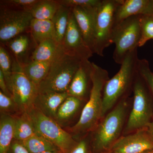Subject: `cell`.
<instances>
[{
  "mask_svg": "<svg viewBox=\"0 0 153 153\" xmlns=\"http://www.w3.org/2000/svg\"><path fill=\"white\" fill-rule=\"evenodd\" d=\"M133 97L124 99L100 121L90 133L91 153H109L122 136L131 109Z\"/></svg>",
  "mask_w": 153,
  "mask_h": 153,
  "instance_id": "cell-1",
  "label": "cell"
},
{
  "mask_svg": "<svg viewBox=\"0 0 153 153\" xmlns=\"http://www.w3.org/2000/svg\"><path fill=\"white\" fill-rule=\"evenodd\" d=\"M109 79L107 70L93 63L92 87L90 97L78 122L66 130L76 140L90 133L102 118L103 89Z\"/></svg>",
  "mask_w": 153,
  "mask_h": 153,
  "instance_id": "cell-2",
  "label": "cell"
},
{
  "mask_svg": "<svg viewBox=\"0 0 153 153\" xmlns=\"http://www.w3.org/2000/svg\"><path fill=\"white\" fill-rule=\"evenodd\" d=\"M137 49L126 55L118 72L105 83L103 93L102 117L124 99L133 93L137 73Z\"/></svg>",
  "mask_w": 153,
  "mask_h": 153,
  "instance_id": "cell-3",
  "label": "cell"
},
{
  "mask_svg": "<svg viewBox=\"0 0 153 153\" xmlns=\"http://www.w3.org/2000/svg\"><path fill=\"white\" fill-rule=\"evenodd\" d=\"M131 109L123 136L146 128L153 121V101L149 88L137 71L133 88Z\"/></svg>",
  "mask_w": 153,
  "mask_h": 153,
  "instance_id": "cell-4",
  "label": "cell"
},
{
  "mask_svg": "<svg viewBox=\"0 0 153 153\" xmlns=\"http://www.w3.org/2000/svg\"><path fill=\"white\" fill-rule=\"evenodd\" d=\"M82 60L63 50L53 60L47 76L38 85V92H66Z\"/></svg>",
  "mask_w": 153,
  "mask_h": 153,
  "instance_id": "cell-5",
  "label": "cell"
},
{
  "mask_svg": "<svg viewBox=\"0 0 153 153\" xmlns=\"http://www.w3.org/2000/svg\"><path fill=\"white\" fill-rule=\"evenodd\" d=\"M32 119L36 133L57 147L63 153H68L77 140L57 122L44 115L36 107L28 111Z\"/></svg>",
  "mask_w": 153,
  "mask_h": 153,
  "instance_id": "cell-6",
  "label": "cell"
},
{
  "mask_svg": "<svg viewBox=\"0 0 153 153\" xmlns=\"http://www.w3.org/2000/svg\"><path fill=\"white\" fill-rule=\"evenodd\" d=\"M141 15L126 19L114 28L111 42L115 44V48L113 57L117 64L121 65L126 55L139 47L141 37Z\"/></svg>",
  "mask_w": 153,
  "mask_h": 153,
  "instance_id": "cell-7",
  "label": "cell"
},
{
  "mask_svg": "<svg viewBox=\"0 0 153 153\" xmlns=\"http://www.w3.org/2000/svg\"><path fill=\"white\" fill-rule=\"evenodd\" d=\"M123 0H102L95 16L94 53L103 57L105 49L112 44L116 10Z\"/></svg>",
  "mask_w": 153,
  "mask_h": 153,
  "instance_id": "cell-8",
  "label": "cell"
},
{
  "mask_svg": "<svg viewBox=\"0 0 153 153\" xmlns=\"http://www.w3.org/2000/svg\"><path fill=\"white\" fill-rule=\"evenodd\" d=\"M33 19L30 12L0 3L1 44L22 33L30 32Z\"/></svg>",
  "mask_w": 153,
  "mask_h": 153,
  "instance_id": "cell-9",
  "label": "cell"
},
{
  "mask_svg": "<svg viewBox=\"0 0 153 153\" xmlns=\"http://www.w3.org/2000/svg\"><path fill=\"white\" fill-rule=\"evenodd\" d=\"M11 93L20 111L27 112L34 106L38 94V87L22 71H15L13 73Z\"/></svg>",
  "mask_w": 153,
  "mask_h": 153,
  "instance_id": "cell-10",
  "label": "cell"
},
{
  "mask_svg": "<svg viewBox=\"0 0 153 153\" xmlns=\"http://www.w3.org/2000/svg\"><path fill=\"white\" fill-rule=\"evenodd\" d=\"M61 45L65 53L82 60H88L94 54L85 44L71 11L68 27Z\"/></svg>",
  "mask_w": 153,
  "mask_h": 153,
  "instance_id": "cell-11",
  "label": "cell"
},
{
  "mask_svg": "<svg viewBox=\"0 0 153 153\" xmlns=\"http://www.w3.org/2000/svg\"><path fill=\"white\" fill-rule=\"evenodd\" d=\"M152 149L153 140L145 128L122 136L110 153H143Z\"/></svg>",
  "mask_w": 153,
  "mask_h": 153,
  "instance_id": "cell-12",
  "label": "cell"
},
{
  "mask_svg": "<svg viewBox=\"0 0 153 153\" xmlns=\"http://www.w3.org/2000/svg\"><path fill=\"white\" fill-rule=\"evenodd\" d=\"M92 71L93 63L82 60L66 91L68 96L88 101L92 87Z\"/></svg>",
  "mask_w": 153,
  "mask_h": 153,
  "instance_id": "cell-13",
  "label": "cell"
},
{
  "mask_svg": "<svg viewBox=\"0 0 153 153\" xmlns=\"http://www.w3.org/2000/svg\"><path fill=\"white\" fill-rule=\"evenodd\" d=\"M3 44L22 67L29 63L38 44L30 32L22 33Z\"/></svg>",
  "mask_w": 153,
  "mask_h": 153,
  "instance_id": "cell-14",
  "label": "cell"
},
{
  "mask_svg": "<svg viewBox=\"0 0 153 153\" xmlns=\"http://www.w3.org/2000/svg\"><path fill=\"white\" fill-rule=\"evenodd\" d=\"M86 102L68 96L57 110L55 120L65 130L72 127L79 121Z\"/></svg>",
  "mask_w": 153,
  "mask_h": 153,
  "instance_id": "cell-15",
  "label": "cell"
},
{
  "mask_svg": "<svg viewBox=\"0 0 153 153\" xmlns=\"http://www.w3.org/2000/svg\"><path fill=\"white\" fill-rule=\"evenodd\" d=\"M99 7L94 8L79 7L71 8L85 44L93 54L95 41V16Z\"/></svg>",
  "mask_w": 153,
  "mask_h": 153,
  "instance_id": "cell-16",
  "label": "cell"
},
{
  "mask_svg": "<svg viewBox=\"0 0 153 153\" xmlns=\"http://www.w3.org/2000/svg\"><path fill=\"white\" fill-rule=\"evenodd\" d=\"M68 96L66 92H39L35 100L34 106L45 115L55 120L57 110Z\"/></svg>",
  "mask_w": 153,
  "mask_h": 153,
  "instance_id": "cell-17",
  "label": "cell"
},
{
  "mask_svg": "<svg viewBox=\"0 0 153 153\" xmlns=\"http://www.w3.org/2000/svg\"><path fill=\"white\" fill-rule=\"evenodd\" d=\"M149 3V0H123L115 13L114 27L129 18L146 14Z\"/></svg>",
  "mask_w": 153,
  "mask_h": 153,
  "instance_id": "cell-18",
  "label": "cell"
},
{
  "mask_svg": "<svg viewBox=\"0 0 153 153\" xmlns=\"http://www.w3.org/2000/svg\"><path fill=\"white\" fill-rule=\"evenodd\" d=\"M63 51L61 44L55 39H48L41 42L33 52L31 61H50L55 60Z\"/></svg>",
  "mask_w": 153,
  "mask_h": 153,
  "instance_id": "cell-19",
  "label": "cell"
},
{
  "mask_svg": "<svg viewBox=\"0 0 153 153\" xmlns=\"http://www.w3.org/2000/svg\"><path fill=\"white\" fill-rule=\"evenodd\" d=\"M13 56L3 44L0 46V71L2 72L7 85L11 93L12 78L15 71L22 70Z\"/></svg>",
  "mask_w": 153,
  "mask_h": 153,
  "instance_id": "cell-20",
  "label": "cell"
},
{
  "mask_svg": "<svg viewBox=\"0 0 153 153\" xmlns=\"http://www.w3.org/2000/svg\"><path fill=\"white\" fill-rule=\"evenodd\" d=\"M30 32L38 45L48 39L55 40V27L52 20L33 19L30 24Z\"/></svg>",
  "mask_w": 153,
  "mask_h": 153,
  "instance_id": "cell-21",
  "label": "cell"
},
{
  "mask_svg": "<svg viewBox=\"0 0 153 153\" xmlns=\"http://www.w3.org/2000/svg\"><path fill=\"white\" fill-rule=\"evenodd\" d=\"M53 61H31L22 66V71L38 87L47 76Z\"/></svg>",
  "mask_w": 153,
  "mask_h": 153,
  "instance_id": "cell-22",
  "label": "cell"
},
{
  "mask_svg": "<svg viewBox=\"0 0 153 153\" xmlns=\"http://www.w3.org/2000/svg\"><path fill=\"white\" fill-rule=\"evenodd\" d=\"M15 118L8 115L0 116V153H7L14 139Z\"/></svg>",
  "mask_w": 153,
  "mask_h": 153,
  "instance_id": "cell-23",
  "label": "cell"
},
{
  "mask_svg": "<svg viewBox=\"0 0 153 153\" xmlns=\"http://www.w3.org/2000/svg\"><path fill=\"white\" fill-rule=\"evenodd\" d=\"M15 118L14 140L23 141L36 134L35 127L27 112L14 117Z\"/></svg>",
  "mask_w": 153,
  "mask_h": 153,
  "instance_id": "cell-24",
  "label": "cell"
},
{
  "mask_svg": "<svg viewBox=\"0 0 153 153\" xmlns=\"http://www.w3.org/2000/svg\"><path fill=\"white\" fill-rule=\"evenodd\" d=\"M60 6L57 0H39L30 12L33 19L52 20Z\"/></svg>",
  "mask_w": 153,
  "mask_h": 153,
  "instance_id": "cell-25",
  "label": "cell"
},
{
  "mask_svg": "<svg viewBox=\"0 0 153 153\" xmlns=\"http://www.w3.org/2000/svg\"><path fill=\"white\" fill-rule=\"evenodd\" d=\"M71 8L60 5L52 21L55 27V40L62 44L68 27Z\"/></svg>",
  "mask_w": 153,
  "mask_h": 153,
  "instance_id": "cell-26",
  "label": "cell"
},
{
  "mask_svg": "<svg viewBox=\"0 0 153 153\" xmlns=\"http://www.w3.org/2000/svg\"><path fill=\"white\" fill-rule=\"evenodd\" d=\"M20 142L29 153H41L48 151L60 150L55 145L37 134L28 139Z\"/></svg>",
  "mask_w": 153,
  "mask_h": 153,
  "instance_id": "cell-27",
  "label": "cell"
},
{
  "mask_svg": "<svg viewBox=\"0 0 153 153\" xmlns=\"http://www.w3.org/2000/svg\"><path fill=\"white\" fill-rule=\"evenodd\" d=\"M140 23L141 37L139 47H142L149 40H153V16L141 15Z\"/></svg>",
  "mask_w": 153,
  "mask_h": 153,
  "instance_id": "cell-28",
  "label": "cell"
},
{
  "mask_svg": "<svg viewBox=\"0 0 153 153\" xmlns=\"http://www.w3.org/2000/svg\"><path fill=\"white\" fill-rule=\"evenodd\" d=\"M137 71L146 84L153 101V72L151 71L149 63L147 60L139 59Z\"/></svg>",
  "mask_w": 153,
  "mask_h": 153,
  "instance_id": "cell-29",
  "label": "cell"
},
{
  "mask_svg": "<svg viewBox=\"0 0 153 153\" xmlns=\"http://www.w3.org/2000/svg\"><path fill=\"white\" fill-rule=\"evenodd\" d=\"M1 114L15 117L22 113L12 97L6 96L0 91Z\"/></svg>",
  "mask_w": 153,
  "mask_h": 153,
  "instance_id": "cell-30",
  "label": "cell"
},
{
  "mask_svg": "<svg viewBox=\"0 0 153 153\" xmlns=\"http://www.w3.org/2000/svg\"><path fill=\"white\" fill-rule=\"evenodd\" d=\"M60 5L70 8L79 7L94 8L100 5L102 0H57Z\"/></svg>",
  "mask_w": 153,
  "mask_h": 153,
  "instance_id": "cell-31",
  "label": "cell"
},
{
  "mask_svg": "<svg viewBox=\"0 0 153 153\" xmlns=\"http://www.w3.org/2000/svg\"><path fill=\"white\" fill-rule=\"evenodd\" d=\"M39 0H1L0 3L30 12Z\"/></svg>",
  "mask_w": 153,
  "mask_h": 153,
  "instance_id": "cell-32",
  "label": "cell"
},
{
  "mask_svg": "<svg viewBox=\"0 0 153 153\" xmlns=\"http://www.w3.org/2000/svg\"><path fill=\"white\" fill-rule=\"evenodd\" d=\"M68 153H91L89 134L77 140L76 145Z\"/></svg>",
  "mask_w": 153,
  "mask_h": 153,
  "instance_id": "cell-33",
  "label": "cell"
},
{
  "mask_svg": "<svg viewBox=\"0 0 153 153\" xmlns=\"http://www.w3.org/2000/svg\"><path fill=\"white\" fill-rule=\"evenodd\" d=\"M7 153H29L19 141L13 140Z\"/></svg>",
  "mask_w": 153,
  "mask_h": 153,
  "instance_id": "cell-34",
  "label": "cell"
},
{
  "mask_svg": "<svg viewBox=\"0 0 153 153\" xmlns=\"http://www.w3.org/2000/svg\"><path fill=\"white\" fill-rule=\"evenodd\" d=\"M0 88H1L0 91H1L4 94L12 98V94L9 90L2 72L1 71H0Z\"/></svg>",
  "mask_w": 153,
  "mask_h": 153,
  "instance_id": "cell-35",
  "label": "cell"
},
{
  "mask_svg": "<svg viewBox=\"0 0 153 153\" xmlns=\"http://www.w3.org/2000/svg\"><path fill=\"white\" fill-rule=\"evenodd\" d=\"M145 14L153 16V0H149L147 10Z\"/></svg>",
  "mask_w": 153,
  "mask_h": 153,
  "instance_id": "cell-36",
  "label": "cell"
},
{
  "mask_svg": "<svg viewBox=\"0 0 153 153\" xmlns=\"http://www.w3.org/2000/svg\"><path fill=\"white\" fill-rule=\"evenodd\" d=\"M146 129L150 137L153 140V121L147 126Z\"/></svg>",
  "mask_w": 153,
  "mask_h": 153,
  "instance_id": "cell-37",
  "label": "cell"
},
{
  "mask_svg": "<svg viewBox=\"0 0 153 153\" xmlns=\"http://www.w3.org/2000/svg\"><path fill=\"white\" fill-rule=\"evenodd\" d=\"M41 153H63L62 151L60 150H57L55 151H48V152H44Z\"/></svg>",
  "mask_w": 153,
  "mask_h": 153,
  "instance_id": "cell-38",
  "label": "cell"
},
{
  "mask_svg": "<svg viewBox=\"0 0 153 153\" xmlns=\"http://www.w3.org/2000/svg\"><path fill=\"white\" fill-rule=\"evenodd\" d=\"M143 153H153V149H152L150 150L146 151V152Z\"/></svg>",
  "mask_w": 153,
  "mask_h": 153,
  "instance_id": "cell-39",
  "label": "cell"
},
{
  "mask_svg": "<svg viewBox=\"0 0 153 153\" xmlns=\"http://www.w3.org/2000/svg\"></svg>",
  "mask_w": 153,
  "mask_h": 153,
  "instance_id": "cell-40",
  "label": "cell"
}]
</instances>
